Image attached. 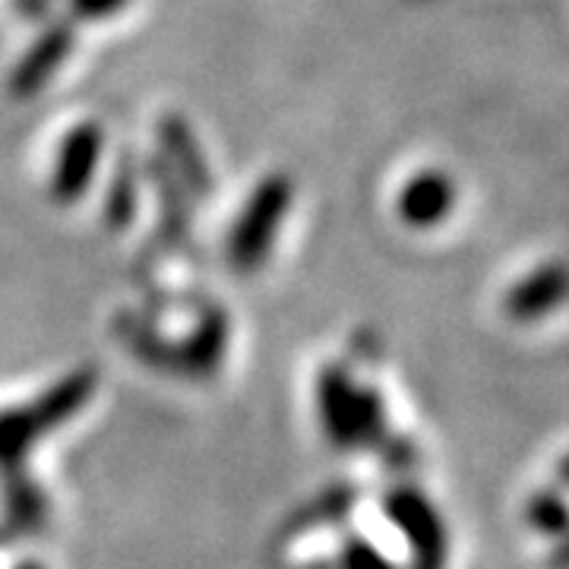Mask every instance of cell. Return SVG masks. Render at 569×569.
I'll use <instances>...</instances> for the list:
<instances>
[{"instance_id":"1","label":"cell","mask_w":569,"mask_h":569,"mask_svg":"<svg viewBox=\"0 0 569 569\" xmlns=\"http://www.w3.org/2000/svg\"><path fill=\"white\" fill-rule=\"evenodd\" d=\"M392 516L399 519L402 531L411 538L418 569H443V563H447V531H443V522H440L433 503H427L418 490H406L396 497Z\"/></svg>"},{"instance_id":"2","label":"cell","mask_w":569,"mask_h":569,"mask_svg":"<svg viewBox=\"0 0 569 569\" xmlns=\"http://www.w3.org/2000/svg\"><path fill=\"white\" fill-rule=\"evenodd\" d=\"M526 522L545 538H563L569 531V497L560 488H541L526 500Z\"/></svg>"},{"instance_id":"3","label":"cell","mask_w":569,"mask_h":569,"mask_svg":"<svg viewBox=\"0 0 569 569\" xmlns=\"http://www.w3.org/2000/svg\"><path fill=\"white\" fill-rule=\"evenodd\" d=\"M569 295V279L563 272H548L541 279H531L526 282L516 298H512V313L522 317V320H535L541 313H548L550 307H557Z\"/></svg>"},{"instance_id":"4","label":"cell","mask_w":569,"mask_h":569,"mask_svg":"<svg viewBox=\"0 0 569 569\" xmlns=\"http://www.w3.org/2000/svg\"><path fill=\"white\" fill-rule=\"evenodd\" d=\"M550 567L553 569H569V531L563 538H557V548L550 553Z\"/></svg>"},{"instance_id":"5","label":"cell","mask_w":569,"mask_h":569,"mask_svg":"<svg viewBox=\"0 0 569 569\" xmlns=\"http://www.w3.org/2000/svg\"><path fill=\"white\" fill-rule=\"evenodd\" d=\"M557 485L569 493V452H563L560 462H557Z\"/></svg>"}]
</instances>
